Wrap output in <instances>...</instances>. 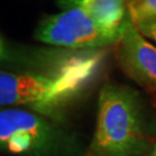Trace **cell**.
I'll return each instance as SVG.
<instances>
[{
    "label": "cell",
    "instance_id": "cell-1",
    "mask_svg": "<svg viewBox=\"0 0 156 156\" xmlns=\"http://www.w3.org/2000/svg\"><path fill=\"white\" fill-rule=\"evenodd\" d=\"M98 64V55L84 53L64 60L52 75L0 72V106L26 108L53 119L89 82Z\"/></svg>",
    "mask_w": 156,
    "mask_h": 156
},
{
    "label": "cell",
    "instance_id": "cell-2",
    "mask_svg": "<svg viewBox=\"0 0 156 156\" xmlns=\"http://www.w3.org/2000/svg\"><path fill=\"white\" fill-rule=\"evenodd\" d=\"M95 133L86 156H144L149 146L147 112L131 87L108 82L98 95Z\"/></svg>",
    "mask_w": 156,
    "mask_h": 156
},
{
    "label": "cell",
    "instance_id": "cell-3",
    "mask_svg": "<svg viewBox=\"0 0 156 156\" xmlns=\"http://www.w3.org/2000/svg\"><path fill=\"white\" fill-rule=\"evenodd\" d=\"M73 148L71 135L51 118L22 108L0 110V151L20 156H64Z\"/></svg>",
    "mask_w": 156,
    "mask_h": 156
},
{
    "label": "cell",
    "instance_id": "cell-4",
    "mask_svg": "<svg viewBox=\"0 0 156 156\" xmlns=\"http://www.w3.org/2000/svg\"><path fill=\"white\" fill-rule=\"evenodd\" d=\"M65 9L42 19L35 30V38L46 44L73 50L101 49L117 44L122 33L102 29L80 7L64 5Z\"/></svg>",
    "mask_w": 156,
    "mask_h": 156
},
{
    "label": "cell",
    "instance_id": "cell-5",
    "mask_svg": "<svg viewBox=\"0 0 156 156\" xmlns=\"http://www.w3.org/2000/svg\"><path fill=\"white\" fill-rule=\"evenodd\" d=\"M120 69L145 90L156 94V45L145 38L127 15L117 43Z\"/></svg>",
    "mask_w": 156,
    "mask_h": 156
},
{
    "label": "cell",
    "instance_id": "cell-6",
    "mask_svg": "<svg viewBox=\"0 0 156 156\" xmlns=\"http://www.w3.org/2000/svg\"><path fill=\"white\" fill-rule=\"evenodd\" d=\"M64 5H74L86 12L102 29L120 34L127 17L126 0H62Z\"/></svg>",
    "mask_w": 156,
    "mask_h": 156
},
{
    "label": "cell",
    "instance_id": "cell-7",
    "mask_svg": "<svg viewBox=\"0 0 156 156\" xmlns=\"http://www.w3.org/2000/svg\"><path fill=\"white\" fill-rule=\"evenodd\" d=\"M127 12L134 23L156 16V0H126Z\"/></svg>",
    "mask_w": 156,
    "mask_h": 156
},
{
    "label": "cell",
    "instance_id": "cell-8",
    "mask_svg": "<svg viewBox=\"0 0 156 156\" xmlns=\"http://www.w3.org/2000/svg\"><path fill=\"white\" fill-rule=\"evenodd\" d=\"M134 26L145 38L154 42L156 45V16L138 21L134 23Z\"/></svg>",
    "mask_w": 156,
    "mask_h": 156
},
{
    "label": "cell",
    "instance_id": "cell-9",
    "mask_svg": "<svg viewBox=\"0 0 156 156\" xmlns=\"http://www.w3.org/2000/svg\"><path fill=\"white\" fill-rule=\"evenodd\" d=\"M5 55V48H4V43H2V41L0 39V59L4 57Z\"/></svg>",
    "mask_w": 156,
    "mask_h": 156
},
{
    "label": "cell",
    "instance_id": "cell-10",
    "mask_svg": "<svg viewBox=\"0 0 156 156\" xmlns=\"http://www.w3.org/2000/svg\"><path fill=\"white\" fill-rule=\"evenodd\" d=\"M149 156H156V145L151 147V151H149Z\"/></svg>",
    "mask_w": 156,
    "mask_h": 156
}]
</instances>
